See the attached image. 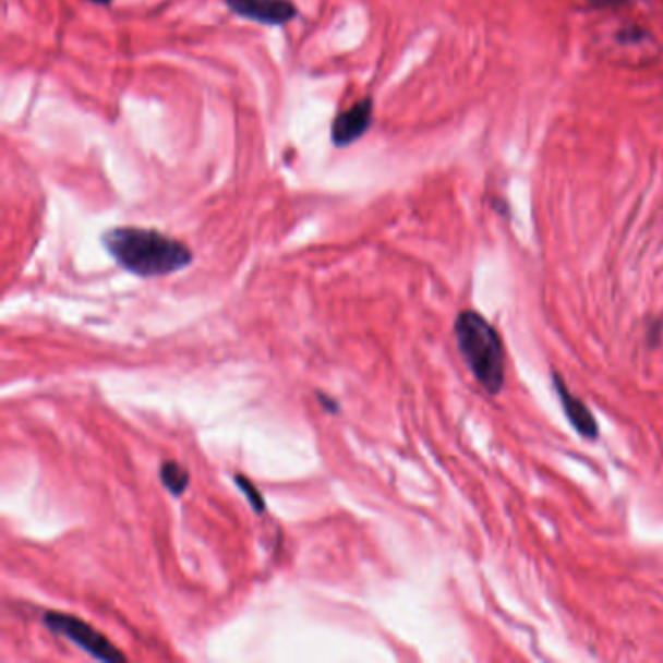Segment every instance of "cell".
I'll return each instance as SVG.
<instances>
[{"label":"cell","instance_id":"cell-9","mask_svg":"<svg viewBox=\"0 0 663 663\" xmlns=\"http://www.w3.org/2000/svg\"><path fill=\"white\" fill-rule=\"evenodd\" d=\"M317 401L322 405L325 411L332 412V414H337L339 412V403L337 401H333V397L325 394H317Z\"/></svg>","mask_w":663,"mask_h":663},{"label":"cell","instance_id":"cell-7","mask_svg":"<svg viewBox=\"0 0 663 663\" xmlns=\"http://www.w3.org/2000/svg\"><path fill=\"white\" fill-rule=\"evenodd\" d=\"M160 481L168 489V493L181 496L188 491L191 477L188 469L181 467L178 461H164L160 466Z\"/></svg>","mask_w":663,"mask_h":663},{"label":"cell","instance_id":"cell-10","mask_svg":"<svg viewBox=\"0 0 663 663\" xmlns=\"http://www.w3.org/2000/svg\"><path fill=\"white\" fill-rule=\"evenodd\" d=\"M86 2H91L94 7H111L116 0H86Z\"/></svg>","mask_w":663,"mask_h":663},{"label":"cell","instance_id":"cell-5","mask_svg":"<svg viewBox=\"0 0 663 663\" xmlns=\"http://www.w3.org/2000/svg\"><path fill=\"white\" fill-rule=\"evenodd\" d=\"M374 123V99L354 101L350 108L339 111L332 123V143L335 148H349L359 143Z\"/></svg>","mask_w":663,"mask_h":663},{"label":"cell","instance_id":"cell-3","mask_svg":"<svg viewBox=\"0 0 663 663\" xmlns=\"http://www.w3.org/2000/svg\"><path fill=\"white\" fill-rule=\"evenodd\" d=\"M44 625L51 632L67 638L69 642L79 646L86 654H91L99 662H126V655L119 652L111 640H108L99 630L91 627L82 618L69 615V613H59V611H47L44 615Z\"/></svg>","mask_w":663,"mask_h":663},{"label":"cell","instance_id":"cell-6","mask_svg":"<svg viewBox=\"0 0 663 663\" xmlns=\"http://www.w3.org/2000/svg\"><path fill=\"white\" fill-rule=\"evenodd\" d=\"M553 379H555L556 395L560 399V405H563V409L566 412V419L572 424L574 431L578 432L583 438L598 439V436H600V424L595 421L592 411L566 387L565 382L560 379L558 374H553Z\"/></svg>","mask_w":663,"mask_h":663},{"label":"cell","instance_id":"cell-11","mask_svg":"<svg viewBox=\"0 0 663 663\" xmlns=\"http://www.w3.org/2000/svg\"><path fill=\"white\" fill-rule=\"evenodd\" d=\"M595 7H605V4H615L618 0H590Z\"/></svg>","mask_w":663,"mask_h":663},{"label":"cell","instance_id":"cell-1","mask_svg":"<svg viewBox=\"0 0 663 663\" xmlns=\"http://www.w3.org/2000/svg\"><path fill=\"white\" fill-rule=\"evenodd\" d=\"M99 240L121 269L141 278L180 273L195 257L188 243L153 228L116 226L101 233Z\"/></svg>","mask_w":663,"mask_h":663},{"label":"cell","instance_id":"cell-4","mask_svg":"<svg viewBox=\"0 0 663 663\" xmlns=\"http://www.w3.org/2000/svg\"><path fill=\"white\" fill-rule=\"evenodd\" d=\"M226 9L238 19L267 27H285L300 16L292 0H225Z\"/></svg>","mask_w":663,"mask_h":663},{"label":"cell","instance_id":"cell-2","mask_svg":"<svg viewBox=\"0 0 663 663\" xmlns=\"http://www.w3.org/2000/svg\"><path fill=\"white\" fill-rule=\"evenodd\" d=\"M459 354L489 395H498L506 382V349L493 323L475 310L459 312L454 323Z\"/></svg>","mask_w":663,"mask_h":663},{"label":"cell","instance_id":"cell-8","mask_svg":"<svg viewBox=\"0 0 663 663\" xmlns=\"http://www.w3.org/2000/svg\"><path fill=\"white\" fill-rule=\"evenodd\" d=\"M233 481L240 486V491L245 494V498L252 504L253 510L257 511V514H265L267 506H265V501H263V496H261L260 491H257V486H255L248 477L240 475V473L233 477Z\"/></svg>","mask_w":663,"mask_h":663}]
</instances>
